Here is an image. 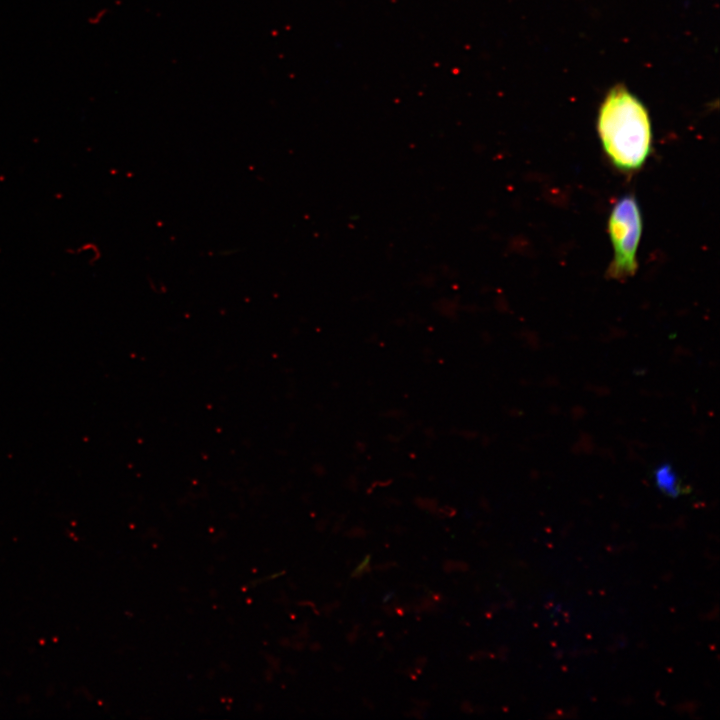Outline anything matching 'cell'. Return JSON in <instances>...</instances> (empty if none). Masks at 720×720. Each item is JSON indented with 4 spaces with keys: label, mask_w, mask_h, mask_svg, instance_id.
I'll use <instances>...</instances> for the list:
<instances>
[{
    "label": "cell",
    "mask_w": 720,
    "mask_h": 720,
    "mask_svg": "<svg viewBox=\"0 0 720 720\" xmlns=\"http://www.w3.org/2000/svg\"><path fill=\"white\" fill-rule=\"evenodd\" d=\"M597 130L605 154L619 170H638L652 145V127L643 103L624 87L609 91L601 103Z\"/></svg>",
    "instance_id": "cell-1"
},
{
    "label": "cell",
    "mask_w": 720,
    "mask_h": 720,
    "mask_svg": "<svg viewBox=\"0 0 720 720\" xmlns=\"http://www.w3.org/2000/svg\"><path fill=\"white\" fill-rule=\"evenodd\" d=\"M608 232L613 246L609 277L626 280L637 270V249L642 233V215L633 195H625L613 206Z\"/></svg>",
    "instance_id": "cell-2"
},
{
    "label": "cell",
    "mask_w": 720,
    "mask_h": 720,
    "mask_svg": "<svg viewBox=\"0 0 720 720\" xmlns=\"http://www.w3.org/2000/svg\"><path fill=\"white\" fill-rule=\"evenodd\" d=\"M656 486L667 496L676 497L681 494V485L677 474L668 463L661 464L654 472Z\"/></svg>",
    "instance_id": "cell-3"
}]
</instances>
